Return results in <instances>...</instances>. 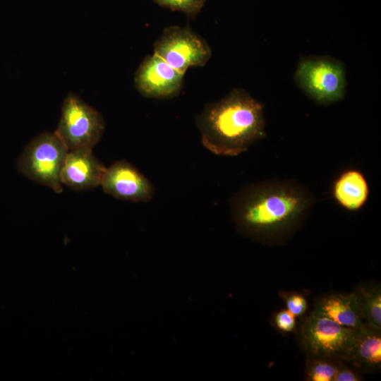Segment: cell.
Wrapping results in <instances>:
<instances>
[{"label": "cell", "instance_id": "6da1fadb", "mask_svg": "<svg viewBox=\"0 0 381 381\" xmlns=\"http://www.w3.org/2000/svg\"><path fill=\"white\" fill-rule=\"evenodd\" d=\"M313 203L310 193L292 181H264L243 187L231 199L236 223L251 233L273 236L298 224Z\"/></svg>", "mask_w": 381, "mask_h": 381}, {"label": "cell", "instance_id": "7a4b0ae2", "mask_svg": "<svg viewBox=\"0 0 381 381\" xmlns=\"http://www.w3.org/2000/svg\"><path fill=\"white\" fill-rule=\"evenodd\" d=\"M196 124L203 146L221 156L238 155L266 134L262 104L243 89L207 104Z\"/></svg>", "mask_w": 381, "mask_h": 381}, {"label": "cell", "instance_id": "3957f363", "mask_svg": "<svg viewBox=\"0 0 381 381\" xmlns=\"http://www.w3.org/2000/svg\"><path fill=\"white\" fill-rule=\"evenodd\" d=\"M68 151L54 133H42L24 147L17 169L24 176L59 193L63 190L61 173Z\"/></svg>", "mask_w": 381, "mask_h": 381}, {"label": "cell", "instance_id": "277c9868", "mask_svg": "<svg viewBox=\"0 0 381 381\" xmlns=\"http://www.w3.org/2000/svg\"><path fill=\"white\" fill-rule=\"evenodd\" d=\"M294 79L309 98L320 104L337 102L345 93L344 65L329 56L303 57L298 64Z\"/></svg>", "mask_w": 381, "mask_h": 381}, {"label": "cell", "instance_id": "5b68a950", "mask_svg": "<svg viewBox=\"0 0 381 381\" xmlns=\"http://www.w3.org/2000/svg\"><path fill=\"white\" fill-rule=\"evenodd\" d=\"M104 130V121L97 110L73 92L66 95L54 133L68 150L92 149Z\"/></svg>", "mask_w": 381, "mask_h": 381}, {"label": "cell", "instance_id": "8992f818", "mask_svg": "<svg viewBox=\"0 0 381 381\" xmlns=\"http://www.w3.org/2000/svg\"><path fill=\"white\" fill-rule=\"evenodd\" d=\"M153 49L154 54L183 74L190 67L204 66L212 56L207 42L188 26L165 28Z\"/></svg>", "mask_w": 381, "mask_h": 381}, {"label": "cell", "instance_id": "52a82bcc", "mask_svg": "<svg viewBox=\"0 0 381 381\" xmlns=\"http://www.w3.org/2000/svg\"><path fill=\"white\" fill-rule=\"evenodd\" d=\"M360 329L341 325L312 313L303 323L302 339L312 356L343 361Z\"/></svg>", "mask_w": 381, "mask_h": 381}, {"label": "cell", "instance_id": "ba28073f", "mask_svg": "<svg viewBox=\"0 0 381 381\" xmlns=\"http://www.w3.org/2000/svg\"><path fill=\"white\" fill-rule=\"evenodd\" d=\"M183 76L184 74L153 53L140 64L134 75V85L145 97L169 99L180 92Z\"/></svg>", "mask_w": 381, "mask_h": 381}, {"label": "cell", "instance_id": "9c48e42d", "mask_svg": "<svg viewBox=\"0 0 381 381\" xmlns=\"http://www.w3.org/2000/svg\"><path fill=\"white\" fill-rule=\"evenodd\" d=\"M100 186L105 193L115 198L135 202H147L155 194L152 183L125 160L106 168Z\"/></svg>", "mask_w": 381, "mask_h": 381}, {"label": "cell", "instance_id": "30bf717a", "mask_svg": "<svg viewBox=\"0 0 381 381\" xmlns=\"http://www.w3.org/2000/svg\"><path fill=\"white\" fill-rule=\"evenodd\" d=\"M106 168L95 157L92 149L68 150L61 173L62 184L75 190L101 185Z\"/></svg>", "mask_w": 381, "mask_h": 381}, {"label": "cell", "instance_id": "8fae6325", "mask_svg": "<svg viewBox=\"0 0 381 381\" xmlns=\"http://www.w3.org/2000/svg\"><path fill=\"white\" fill-rule=\"evenodd\" d=\"M313 313L346 327L363 328L366 326L353 292L323 297L317 303Z\"/></svg>", "mask_w": 381, "mask_h": 381}, {"label": "cell", "instance_id": "7c38bea8", "mask_svg": "<svg viewBox=\"0 0 381 381\" xmlns=\"http://www.w3.org/2000/svg\"><path fill=\"white\" fill-rule=\"evenodd\" d=\"M343 361L365 370H374L381 365V331L367 325L358 334Z\"/></svg>", "mask_w": 381, "mask_h": 381}, {"label": "cell", "instance_id": "4fadbf2b", "mask_svg": "<svg viewBox=\"0 0 381 381\" xmlns=\"http://www.w3.org/2000/svg\"><path fill=\"white\" fill-rule=\"evenodd\" d=\"M333 195L344 208L356 211L366 202L369 188L363 174L356 169L344 171L334 182Z\"/></svg>", "mask_w": 381, "mask_h": 381}, {"label": "cell", "instance_id": "5bb4252c", "mask_svg": "<svg viewBox=\"0 0 381 381\" xmlns=\"http://www.w3.org/2000/svg\"><path fill=\"white\" fill-rule=\"evenodd\" d=\"M360 311L366 325L381 331V291L380 288L358 287L353 292Z\"/></svg>", "mask_w": 381, "mask_h": 381}, {"label": "cell", "instance_id": "9a60e30c", "mask_svg": "<svg viewBox=\"0 0 381 381\" xmlns=\"http://www.w3.org/2000/svg\"><path fill=\"white\" fill-rule=\"evenodd\" d=\"M309 363L307 380L311 381H334L337 363L332 359L313 357Z\"/></svg>", "mask_w": 381, "mask_h": 381}, {"label": "cell", "instance_id": "2e32d148", "mask_svg": "<svg viewBox=\"0 0 381 381\" xmlns=\"http://www.w3.org/2000/svg\"><path fill=\"white\" fill-rule=\"evenodd\" d=\"M161 7L173 11H180L193 18H195L203 8L206 0H153Z\"/></svg>", "mask_w": 381, "mask_h": 381}, {"label": "cell", "instance_id": "e0dca14e", "mask_svg": "<svg viewBox=\"0 0 381 381\" xmlns=\"http://www.w3.org/2000/svg\"><path fill=\"white\" fill-rule=\"evenodd\" d=\"M287 310L295 317L302 315L306 310L307 301L300 294L292 293L284 296Z\"/></svg>", "mask_w": 381, "mask_h": 381}, {"label": "cell", "instance_id": "ac0fdd59", "mask_svg": "<svg viewBox=\"0 0 381 381\" xmlns=\"http://www.w3.org/2000/svg\"><path fill=\"white\" fill-rule=\"evenodd\" d=\"M274 322L278 329L283 332L292 331L296 325V317L287 309L277 313Z\"/></svg>", "mask_w": 381, "mask_h": 381}, {"label": "cell", "instance_id": "d6986e66", "mask_svg": "<svg viewBox=\"0 0 381 381\" xmlns=\"http://www.w3.org/2000/svg\"><path fill=\"white\" fill-rule=\"evenodd\" d=\"M360 377L346 366L337 363V369L334 381H357Z\"/></svg>", "mask_w": 381, "mask_h": 381}]
</instances>
